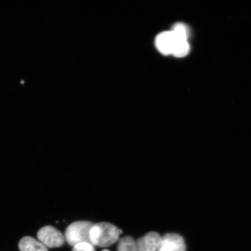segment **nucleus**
Instances as JSON below:
<instances>
[{"label":"nucleus","mask_w":251,"mask_h":251,"mask_svg":"<svg viewBox=\"0 0 251 251\" xmlns=\"http://www.w3.org/2000/svg\"><path fill=\"white\" fill-rule=\"evenodd\" d=\"M122 230L109 223L101 222L93 225L90 231V241L93 246L107 247L119 240Z\"/></svg>","instance_id":"nucleus-1"},{"label":"nucleus","mask_w":251,"mask_h":251,"mask_svg":"<svg viewBox=\"0 0 251 251\" xmlns=\"http://www.w3.org/2000/svg\"><path fill=\"white\" fill-rule=\"evenodd\" d=\"M93 225V223L88 221L72 223L65 231L66 241L73 247L80 243H90V231Z\"/></svg>","instance_id":"nucleus-2"},{"label":"nucleus","mask_w":251,"mask_h":251,"mask_svg":"<svg viewBox=\"0 0 251 251\" xmlns=\"http://www.w3.org/2000/svg\"><path fill=\"white\" fill-rule=\"evenodd\" d=\"M37 236L41 243L50 249L61 247L65 240L61 232L51 226H46L40 228Z\"/></svg>","instance_id":"nucleus-3"},{"label":"nucleus","mask_w":251,"mask_h":251,"mask_svg":"<svg viewBox=\"0 0 251 251\" xmlns=\"http://www.w3.org/2000/svg\"><path fill=\"white\" fill-rule=\"evenodd\" d=\"M183 237L175 233L166 234L162 237L158 251H186Z\"/></svg>","instance_id":"nucleus-4"},{"label":"nucleus","mask_w":251,"mask_h":251,"mask_svg":"<svg viewBox=\"0 0 251 251\" xmlns=\"http://www.w3.org/2000/svg\"><path fill=\"white\" fill-rule=\"evenodd\" d=\"M162 237L156 232H150L136 241L138 251H158Z\"/></svg>","instance_id":"nucleus-5"},{"label":"nucleus","mask_w":251,"mask_h":251,"mask_svg":"<svg viewBox=\"0 0 251 251\" xmlns=\"http://www.w3.org/2000/svg\"><path fill=\"white\" fill-rule=\"evenodd\" d=\"M175 39L172 31H163L156 36L155 46L158 51L165 55H172Z\"/></svg>","instance_id":"nucleus-6"},{"label":"nucleus","mask_w":251,"mask_h":251,"mask_svg":"<svg viewBox=\"0 0 251 251\" xmlns=\"http://www.w3.org/2000/svg\"><path fill=\"white\" fill-rule=\"evenodd\" d=\"M19 249L21 251H49L45 245L30 236L22 238L19 243Z\"/></svg>","instance_id":"nucleus-7"},{"label":"nucleus","mask_w":251,"mask_h":251,"mask_svg":"<svg viewBox=\"0 0 251 251\" xmlns=\"http://www.w3.org/2000/svg\"><path fill=\"white\" fill-rule=\"evenodd\" d=\"M189 51L190 46L188 41L175 39V45L174 49H173L172 55L176 56V57H183V56L188 54Z\"/></svg>","instance_id":"nucleus-8"},{"label":"nucleus","mask_w":251,"mask_h":251,"mask_svg":"<svg viewBox=\"0 0 251 251\" xmlns=\"http://www.w3.org/2000/svg\"><path fill=\"white\" fill-rule=\"evenodd\" d=\"M118 251H138L136 241L129 236L121 238L118 243Z\"/></svg>","instance_id":"nucleus-9"},{"label":"nucleus","mask_w":251,"mask_h":251,"mask_svg":"<svg viewBox=\"0 0 251 251\" xmlns=\"http://www.w3.org/2000/svg\"><path fill=\"white\" fill-rule=\"evenodd\" d=\"M172 32L175 38L180 40H188V30L186 25L183 24H176L173 28Z\"/></svg>","instance_id":"nucleus-10"},{"label":"nucleus","mask_w":251,"mask_h":251,"mask_svg":"<svg viewBox=\"0 0 251 251\" xmlns=\"http://www.w3.org/2000/svg\"><path fill=\"white\" fill-rule=\"evenodd\" d=\"M72 251H96L92 244L84 243L76 245L74 247Z\"/></svg>","instance_id":"nucleus-11"},{"label":"nucleus","mask_w":251,"mask_h":251,"mask_svg":"<svg viewBox=\"0 0 251 251\" xmlns=\"http://www.w3.org/2000/svg\"><path fill=\"white\" fill-rule=\"evenodd\" d=\"M102 251H109V250H103Z\"/></svg>","instance_id":"nucleus-12"}]
</instances>
